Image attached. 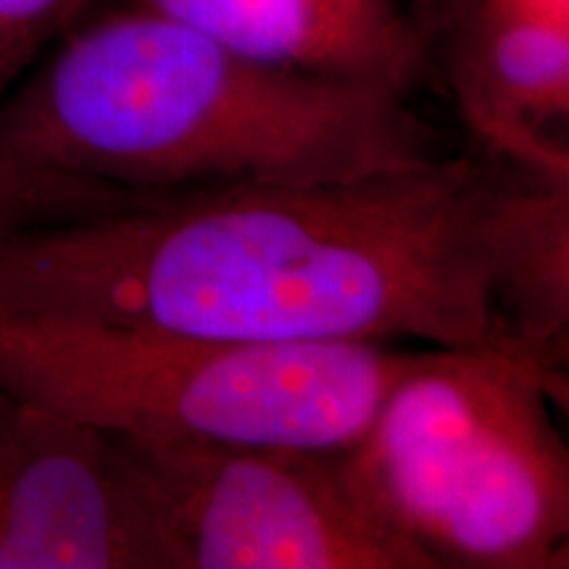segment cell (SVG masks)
Instances as JSON below:
<instances>
[{"label":"cell","instance_id":"obj_1","mask_svg":"<svg viewBox=\"0 0 569 569\" xmlns=\"http://www.w3.org/2000/svg\"><path fill=\"white\" fill-rule=\"evenodd\" d=\"M509 163L475 148L351 182L13 227L0 232V315L253 343L417 340L536 367L490 280V211Z\"/></svg>","mask_w":569,"mask_h":569},{"label":"cell","instance_id":"obj_2","mask_svg":"<svg viewBox=\"0 0 569 569\" xmlns=\"http://www.w3.org/2000/svg\"><path fill=\"white\" fill-rule=\"evenodd\" d=\"M0 153L148 198L309 188L422 167L443 132L380 84L253 59L127 0L92 11L0 103Z\"/></svg>","mask_w":569,"mask_h":569},{"label":"cell","instance_id":"obj_3","mask_svg":"<svg viewBox=\"0 0 569 569\" xmlns=\"http://www.w3.org/2000/svg\"><path fill=\"white\" fill-rule=\"evenodd\" d=\"M419 351L0 315V386L117 438L351 448Z\"/></svg>","mask_w":569,"mask_h":569},{"label":"cell","instance_id":"obj_4","mask_svg":"<svg viewBox=\"0 0 569 569\" xmlns=\"http://www.w3.org/2000/svg\"><path fill=\"white\" fill-rule=\"evenodd\" d=\"M567 377L480 348H427L343 459L432 569H565Z\"/></svg>","mask_w":569,"mask_h":569},{"label":"cell","instance_id":"obj_5","mask_svg":"<svg viewBox=\"0 0 569 569\" xmlns=\"http://www.w3.org/2000/svg\"><path fill=\"white\" fill-rule=\"evenodd\" d=\"M117 440L174 569H432L361 493L346 448Z\"/></svg>","mask_w":569,"mask_h":569},{"label":"cell","instance_id":"obj_6","mask_svg":"<svg viewBox=\"0 0 569 569\" xmlns=\"http://www.w3.org/2000/svg\"><path fill=\"white\" fill-rule=\"evenodd\" d=\"M0 569H174L127 448L6 386Z\"/></svg>","mask_w":569,"mask_h":569},{"label":"cell","instance_id":"obj_7","mask_svg":"<svg viewBox=\"0 0 569 569\" xmlns=\"http://www.w3.org/2000/svg\"><path fill=\"white\" fill-rule=\"evenodd\" d=\"M430 69H440L475 148L569 174V21L496 3L422 9Z\"/></svg>","mask_w":569,"mask_h":569},{"label":"cell","instance_id":"obj_8","mask_svg":"<svg viewBox=\"0 0 569 569\" xmlns=\"http://www.w3.org/2000/svg\"><path fill=\"white\" fill-rule=\"evenodd\" d=\"M277 67L411 98L430 74L422 9L403 0H132Z\"/></svg>","mask_w":569,"mask_h":569},{"label":"cell","instance_id":"obj_9","mask_svg":"<svg viewBox=\"0 0 569 569\" xmlns=\"http://www.w3.org/2000/svg\"><path fill=\"white\" fill-rule=\"evenodd\" d=\"M488 248L509 332L532 365L567 375L569 174L509 163L490 211Z\"/></svg>","mask_w":569,"mask_h":569},{"label":"cell","instance_id":"obj_10","mask_svg":"<svg viewBox=\"0 0 569 569\" xmlns=\"http://www.w3.org/2000/svg\"><path fill=\"white\" fill-rule=\"evenodd\" d=\"M134 198L138 196L122 193V190L27 169L0 153V232L21 224L119 209V206L132 203Z\"/></svg>","mask_w":569,"mask_h":569},{"label":"cell","instance_id":"obj_11","mask_svg":"<svg viewBox=\"0 0 569 569\" xmlns=\"http://www.w3.org/2000/svg\"><path fill=\"white\" fill-rule=\"evenodd\" d=\"M101 0H0V103Z\"/></svg>","mask_w":569,"mask_h":569},{"label":"cell","instance_id":"obj_12","mask_svg":"<svg viewBox=\"0 0 569 569\" xmlns=\"http://www.w3.org/2000/svg\"><path fill=\"white\" fill-rule=\"evenodd\" d=\"M496 3L517 6V9L540 13L557 21H569V0H496Z\"/></svg>","mask_w":569,"mask_h":569}]
</instances>
